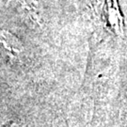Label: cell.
<instances>
[{
  "label": "cell",
  "mask_w": 127,
  "mask_h": 127,
  "mask_svg": "<svg viewBox=\"0 0 127 127\" xmlns=\"http://www.w3.org/2000/svg\"><path fill=\"white\" fill-rule=\"evenodd\" d=\"M20 8L27 20L38 24L42 21V6L40 0H20Z\"/></svg>",
  "instance_id": "1"
}]
</instances>
